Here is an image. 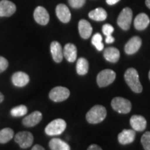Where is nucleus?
I'll list each match as a JSON object with an SVG mask.
<instances>
[{
    "mask_svg": "<svg viewBox=\"0 0 150 150\" xmlns=\"http://www.w3.org/2000/svg\"><path fill=\"white\" fill-rule=\"evenodd\" d=\"M125 79L130 88L136 93L142 91V86L139 80V75L135 68L131 67L127 69L125 73Z\"/></svg>",
    "mask_w": 150,
    "mask_h": 150,
    "instance_id": "obj_1",
    "label": "nucleus"
},
{
    "mask_svg": "<svg viewBox=\"0 0 150 150\" xmlns=\"http://www.w3.org/2000/svg\"><path fill=\"white\" fill-rule=\"evenodd\" d=\"M106 110L104 106L96 105L93 106L86 114V120L91 124L102 122L106 118Z\"/></svg>",
    "mask_w": 150,
    "mask_h": 150,
    "instance_id": "obj_2",
    "label": "nucleus"
},
{
    "mask_svg": "<svg viewBox=\"0 0 150 150\" xmlns=\"http://www.w3.org/2000/svg\"><path fill=\"white\" fill-rule=\"evenodd\" d=\"M66 126V122L63 119H56L48 124L45 131L48 136H57L65 131Z\"/></svg>",
    "mask_w": 150,
    "mask_h": 150,
    "instance_id": "obj_3",
    "label": "nucleus"
},
{
    "mask_svg": "<svg viewBox=\"0 0 150 150\" xmlns=\"http://www.w3.org/2000/svg\"><path fill=\"white\" fill-rule=\"evenodd\" d=\"M116 74L113 70L110 69L102 70L97 75V82L99 87H106L112 83L115 79Z\"/></svg>",
    "mask_w": 150,
    "mask_h": 150,
    "instance_id": "obj_4",
    "label": "nucleus"
},
{
    "mask_svg": "<svg viewBox=\"0 0 150 150\" xmlns=\"http://www.w3.org/2000/svg\"><path fill=\"white\" fill-rule=\"evenodd\" d=\"M133 12L132 10L129 7H126L120 13L117 18V24L122 29L128 30L131 27L132 21Z\"/></svg>",
    "mask_w": 150,
    "mask_h": 150,
    "instance_id": "obj_5",
    "label": "nucleus"
},
{
    "mask_svg": "<svg viewBox=\"0 0 150 150\" xmlns=\"http://www.w3.org/2000/svg\"><path fill=\"white\" fill-rule=\"evenodd\" d=\"M111 106L120 113H128L131 110V104L128 99L123 97H115L111 102Z\"/></svg>",
    "mask_w": 150,
    "mask_h": 150,
    "instance_id": "obj_6",
    "label": "nucleus"
},
{
    "mask_svg": "<svg viewBox=\"0 0 150 150\" xmlns=\"http://www.w3.org/2000/svg\"><path fill=\"white\" fill-rule=\"evenodd\" d=\"M70 91L67 88L62 87V86H57V87L54 88L53 89L50 91V98L52 101L55 102H63L68 98L70 96Z\"/></svg>",
    "mask_w": 150,
    "mask_h": 150,
    "instance_id": "obj_7",
    "label": "nucleus"
},
{
    "mask_svg": "<svg viewBox=\"0 0 150 150\" xmlns=\"http://www.w3.org/2000/svg\"><path fill=\"white\" fill-rule=\"evenodd\" d=\"M15 141L22 149H26L31 147L33 142V136L29 131H21L15 136Z\"/></svg>",
    "mask_w": 150,
    "mask_h": 150,
    "instance_id": "obj_8",
    "label": "nucleus"
},
{
    "mask_svg": "<svg viewBox=\"0 0 150 150\" xmlns=\"http://www.w3.org/2000/svg\"><path fill=\"white\" fill-rule=\"evenodd\" d=\"M33 18L35 22L40 25H47L50 21V15L44 7L38 6L33 13Z\"/></svg>",
    "mask_w": 150,
    "mask_h": 150,
    "instance_id": "obj_9",
    "label": "nucleus"
},
{
    "mask_svg": "<svg viewBox=\"0 0 150 150\" xmlns=\"http://www.w3.org/2000/svg\"><path fill=\"white\" fill-rule=\"evenodd\" d=\"M16 11V6L8 0L0 1V17H10Z\"/></svg>",
    "mask_w": 150,
    "mask_h": 150,
    "instance_id": "obj_10",
    "label": "nucleus"
},
{
    "mask_svg": "<svg viewBox=\"0 0 150 150\" xmlns=\"http://www.w3.org/2000/svg\"><path fill=\"white\" fill-rule=\"evenodd\" d=\"M142 45V40L140 37L134 36L129 40L125 45V51L126 54L131 55L136 53L139 50Z\"/></svg>",
    "mask_w": 150,
    "mask_h": 150,
    "instance_id": "obj_11",
    "label": "nucleus"
},
{
    "mask_svg": "<svg viewBox=\"0 0 150 150\" xmlns=\"http://www.w3.org/2000/svg\"><path fill=\"white\" fill-rule=\"evenodd\" d=\"M56 14L59 20L63 23H67L71 20V13L68 7L63 4H59L56 8Z\"/></svg>",
    "mask_w": 150,
    "mask_h": 150,
    "instance_id": "obj_12",
    "label": "nucleus"
},
{
    "mask_svg": "<svg viewBox=\"0 0 150 150\" xmlns=\"http://www.w3.org/2000/svg\"><path fill=\"white\" fill-rule=\"evenodd\" d=\"M136 133L132 129H124L117 136L118 141L122 145H128L134 141Z\"/></svg>",
    "mask_w": 150,
    "mask_h": 150,
    "instance_id": "obj_13",
    "label": "nucleus"
},
{
    "mask_svg": "<svg viewBox=\"0 0 150 150\" xmlns=\"http://www.w3.org/2000/svg\"><path fill=\"white\" fill-rule=\"evenodd\" d=\"M42 115L40 111H34L24 118L22 124L27 127H34L42 120Z\"/></svg>",
    "mask_w": 150,
    "mask_h": 150,
    "instance_id": "obj_14",
    "label": "nucleus"
},
{
    "mask_svg": "<svg viewBox=\"0 0 150 150\" xmlns=\"http://www.w3.org/2000/svg\"><path fill=\"white\" fill-rule=\"evenodd\" d=\"M130 125L134 131H142L147 127V121L145 118L141 115H133L130 119Z\"/></svg>",
    "mask_w": 150,
    "mask_h": 150,
    "instance_id": "obj_15",
    "label": "nucleus"
},
{
    "mask_svg": "<svg viewBox=\"0 0 150 150\" xmlns=\"http://www.w3.org/2000/svg\"><path fill=\"white\" fill-rule=\"evenodd\" d=\"M13 83L17 87H24L29 82V76L23 72H17L12 76Z\"/></svg>",
    "mask_w": 150,
    "mask_h": 150,
    "instance_id": "obj_16",
    "label": "nucleus"
},
{
    "mask_svg": "<svg viewBox=\"0 0 150 150\" xmlns=\"http://www.w3.org/2000/svg\"><path fill=\"white\" fill-rule=\"evenodd\" d=\"M63 56L67 61L72 63L76 61L77 57V49L74 45L72 43H67L63 49Z\"/></svg>",
    "mask_w": 150,
    "mask_h": 150,
    "instance_id": "obj_17",
    "label": "nucleus"
},
{
    "mask_svg": "<svg viewBox=\"0 0 150 150\" xmlns=\"http://www.w3.org/2000/svg\"><path fill=\"white\" fill-rule=\"evenodd\" d=\"M79 32L81 37L83 39H88L91 37L93 32V28L89 22L86 20H81L79 22Z\"/></svg>",
    "mask_w": 150,
    "mask_h": 150,
    "instance_id": "obj_18",
    "label": "nucleus"
},
{
    "mask_svg": "<svg viewBox=\"0 0 150 150\" xmlns=\"http://www.w3.org/2000/svg\"><path fill=\"white\" fill-rule=\"evenodd\" d=\"M50 51L54 61L56 63H61L63 58V52L61 44L57 41H53L50 45Z\"/></svg>",
    "mask_w": 150,
    "mask_h": 150,
    "instance_id": "obj_19",
    "label": "nucleus"
},
{
    "mask_svg": "<svg viewBox=\"0 0 150 150\" xmlns=\"http://www.w3.org/2000/svg\"><path fill=\"white\" fill-rule=\"evenodd\" d=\"M150 20L147 14L142 13L138 14L134 20V27L138 31H142L145 29L149 24Z\"/></svg>",
    "mask_w": 150,
    "mask_h": 150,
    "instance_id": "obj_20",
    "label": "nucleus"
},
{
    "mask_svg": "<svg viewBox=\"0 0 150 150\" xmlns=\"http://www.w3.org/2000/svg\"><path fill=\"white\" fill-rule=\"evenodd\" d=\"M119 50L115 47H108L104 50V56L106 61L110 62V63H116L120 59Z\"/></svg>",
    "mask_w": 150,
    "mask_h": 150,
    "instance_id": "obj_21",
    "label": "nucleus"
},
{
    "mask_svg": "<svg viewBox=\"0 0 150 150\" xmlns=\"http://www.w3.org/2000/svg\"><path fill=\"white\" fill-rule=\"evenodd\" d=\"M52 150H70V147L67 142L59 138H53L49 143Z\"/></svg>",
    "mask_w": 150,
    "mask_h": 150,
    "instance_id": "obj_22",
    "label": "nucleus"
},
{
    "mask_svg": "<svg viewBox=\"0 0 150 150\" xmlns=\"http://www.w3.org/2000/svg\"><path fill=\"white\" fill-rule=\"evenodd\" d=\"M89 18L95 21H104L107 18V13L103 8H97L88 13Z\"/></svg>",
    "mask_w": 150,
    "mask_h": 150,
    "instance_id": "obj_23",
    "label": "nucleus"
},
{
    "mask_svg": "<svg viewBox=\"0 0 150 150\" xmlns=\"http://www.w3.org/2000/svg\"><path fill=\"white\" fill-rule=\"evenodd\" d=\"M76 72L79 75H85L88 72V61L84 58H79L76 63Z\"/></svg>",
    "mask_w": 150,
    "mask_h": 150,
    "instance_id": "obj_24",
    "label": "nucleus"
},
{
    "mask_svg": "<svg viewBox=\"0 0 150 150\" xmlns=\"http://www.w3.org/2000/svg\"><path fill=\"white\" fill-rule=\"evenodd\" d=\"M14 131L11 128H4L0 131V143L5 144L13 138Z\"/></svg>",
    "mask_w": 150,
    "mask_h": 150,
    "instance_id": "obj_25",
    "label": "nucleus"
},
{
    "mask_svg": "<svg viewBox=\"0 0 150 150\" xmlns=\"http://www.w3.org/2000/svg\"><path fill=\"white\" fill-rule=\"evenodd\" d=\"M28 109L27 106L24 105H20V106H15L11 110V115L13 117H22L27 113Z\"/></svg>",
    "mask_w": 150,
    "mask_h": 150,
    "instance_id": "obj_26",
    "label": "nucleus"
},
{
    "mask_svg": "<svg viewBox=\"0 0 150 150\" xmlns=\"http://www.w3.org/2000/svg\"><path fill=\"white\" fill-rule=\"evenodd\" d=\"M92 44L96 47L98 51H102L104 49V44L102 43V36L100 33H97L92 38Z\"/></svg>",
    "mask_w": 150,
    "mask_h": 150,
    "instance_id": "obj_27",
    "label": "nucleus"
},
{
    "mask_svg": "<svg viewBox=\"0 0 150 150\" xmlns=\"http://www.w3.org/2000/svg\"><path fill=\"white\" fill-rule=\"evenodd\" d=\"M141 143L145 150H150V131H147L142 135Z\"/></svg>",
    "mask_w": 150,
    "mask_h": 150,
    "instance_id": "obj_28",
    "label": "nucleus"
},
{
    "mask_svg": "<svg viewBox=\"0 0 150 150\" xmlns=\"http://www.w3.org/2000/svg\"><path fill=\"white\" fill-rule=\"evenodd\" d=\"M86 0H68L69 4L73 8H80L85 4Z\"/></svg>",
    "mask_w": 150,
    "mask_h": 150,
    "instance_id": "obj_29",
    "label": "nucleus"
},
{
    "mask_svg": "<svg viewBox=\"0 0 150 150\" xmlns=\"http://www.w3.org/2000/svg\"><path fill=\"white\" fill-rule=\"evenodd\" d=\"M102 31L103 33H104L106 36H110L114 31V28L112 27V26L110 25V24H104V25H103Z\"/></svg>",
    "mask_w": 150,
    "mask_h": 150,
    "instance_id": "obj_30",
    "label": "nucleus"
},
{
    "mask_svg": "<svg viewBox=\"0 0 150 150\" xmlns=\"http://www.w3.org/2000/svg\"><path fill=\"white\" fill-rule=\"evenodd\" d=\"M8 66V62L3 56H0V73L3 72Z\"/></svg>",
    "mask_w": 150,
    "mask_h": 150,
    "instance_id": "obj_31",
    "label": "nucleus"
},
{
    "mask_svg": "<svg viewBox=\"0 0 150 150\" xmlns=\"http://www.w3.org/2000/svg\"><path fill=\"white\" fill-rule=\"evenodd\" d=\"M87 150H102V149L97 145H91V146H89Z\"/></svg>",
    "mask_w": 150,
    "mask_h": 150,
    "instance_id": "obj_32",
    "label": "nucleus"
},
{
    "mask_svg": "<svg viewBox=\"0 0 150 150\" xmlns=\"http://www.w3.org/2000/svg\"><path fill=\"white\" fill-rule=\"evenodd\" d=\"M115 41V38L112 36V35H110V36H106V42L108 43V44H110V43H112Z\"/></svg>",
    "mask_w": 150,
    "mask_h": 150,
    "instance_id": "obj_33",
    "label": "nucleus"
},
{
    "mask_svg": "<svg viewBox=\"0 0 150 150\" xmlns=\"http://www.w3.org/2000/svg\"><path fill=\"white\" fill-rule=\"evenodd\" d=\"M120 1V0H106V3H107L108 4L110 5V6L115 4L119 2Z\"/></svg>",
    "mask_w": 150,
    "mask_h": 150,
    "instance_id": "obj_34",
    "label": "nucleus"
},
{
    "mask_svg": "<svg viewBox=\"0 0 150 150\" xmlns=\"http://www.w3.org/2000/svg\"><path fill=\"white\" fill-rule=\"evenodd\" d=\"M31 150H45L44 149V147H42V146L40 145H35L32 147Z\"/></svg>",
    "mask_w": 150,
    "mask_h": 150,
    "instance_id": "obj_35",
    "label": "nucleus"
},
{
    "mask_svg": "<svg viewBox=\"0 0 150 150\" xmlns=\"http://www.w3.org/2000/svg\"><path fill=\"white\" fill-rule=\"evenodd\" d=\"M4 96L3 94L0 92V103L4 101Z\"/></svg>",
    "mask_w": 150,
    "mask_h": 150,
    "instance_id": "obj_36",
    "label": "nucleus"
},
{
    "mask_svg": "<svg viewBox=\"0 0 150 150\" xmlns=\"http://www.w3.org/2000/svg\"><path fill=\"white\" fill-rule=\"evenodd\" d=\"M145 4L150 9V0H145Z\"/></svg>",
    "mask_w": 150,
    "mask_h": 150,
    "instance_id": "obj_37",
    "label": "nucleus"
},
{
    "mask_svg": "<svg viewBox=\"0 0 150 150\" xmlns=\"http://www.w3.org/2000/svg\"><path fill=\"white\" fill-rule=\"evenodd\" d=\"M149 80H150V70H149Z\"/></svg>",
    "mask_w": 150,
    "mask_h": 150,
    "instance_id": "obj_38",
    "label": "nucleus"
}]
</instances>
